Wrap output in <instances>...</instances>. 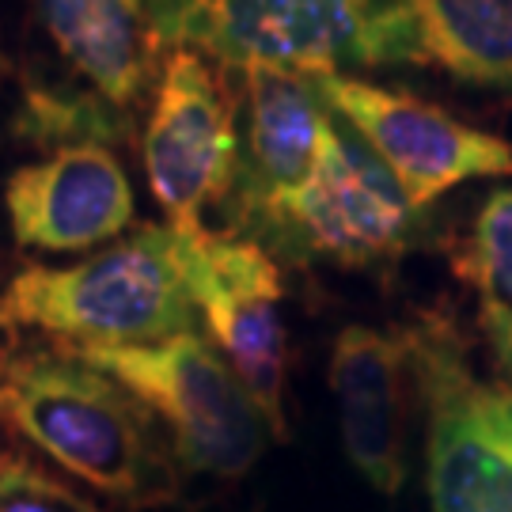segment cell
<instances>
[{
    "label": "cell",
    "mask_w": 512,
    "mask_h": 512,
    "mask_svg": "<svg viewBox=\"0 0 512 512\" xmlns=\"http://www.w3.org/2000/svg\"><path fill=\"white\" fill-rule=\"evenodd\" d=\"M0 414L69 475L148 509L179 497V459L148 406L73 349H35L0 365Z\"/></svg>",
    "instance_id": "6da1fadb"
},
{
    "label": "cell",
    "mask_w": 512,
    "mask_h": 512,
    "mask_svg": "<svg viewBox=\"0 0 512 512\" xmlns=\"http://www.w3.org/2000/svg\"><path fill=\"white\" fill-rule=\"evenodd\" d=\"M186 247L183 228L141 224L76 266H31L0 296V323L38 327L73 349L160 346L194 330L198 315Z\"/></svg>",
    "instance_id": "7a4b0ae2"
},
{
    "label": "cell",
    "mask_w": 512,
    "mask_h": 512,
    "mask_svg": "<svg viewBox=\"0 0 512 512\" xmlns=\"http://www.w3.org/2000/svg\"><path fill=\"white\" fill-rule=\"evenodd\" d=\"M190 46L239 73L342 76L349 65H425L406 0H202L179 50Z\"/></svg>",
    "instance_id": "3957f363"
},
{
    "label": "cell",
    "mask_w": 512,
    "mask_h": 512,
    "mask_svg": "<svg viewBox=\"0 0 512 512\" xmlns=\"http://www.w3.org/2000/svg\"><path fill=\"white\" fill-rule=\"evenodd\" d=\"M425 406L433 512H512V387L482 380L452 323L403 330Z\"/></svg>",
    "instance_id": "277c9868"
},
{
    "label": "cell",
    "mask_w": 512,
    "mask_h": 512,
    "mask_svg": "<svg viewBox=\"0 0 512 512\" xmlns=\"http://www.w3.org/2000/svg\"><path fill=\"white\" fill-rule=\"evenodd\" d=\"M73 353L164 414L171 425V448L183 471L239 478L262 459L274 437L270 421L243 387L236 368L198 330L175 334L160 346Z\"/></svg>",
    "instance_id": "5b68a950"
},
{
    "label": "cell",
    "mask_w": 512,
    "mask_h": 512,
    "mask_svg": "<svg viewBox=\"0 0 512 512\" xmlns=\"http://www.w3.org/2000/svg\"><path fill=\"white\" fill-rule=\"evenodd\" d=\"M425 217L380 156L342 126L330 110L319 145V164L296 194L266 255L308 262L330 258L338 266H376L425 243Z\"/></svg>",
    "instance_id": "8992f818"
},
{
    "label": "cell",
    "mask_w": 512,
    "mask_h": 512,
    "mask_svg": "<svg viewBox=\"0 0 512 512\" xmlns=\"http://www.w3.org/2000/svg\"><path fill=\"white\" fill-rule=\"evenodd\" d=\"M236 164V107L224 76L198 50H171L145 129L148 186L167 224L183 232L205 228V209L232 194Z\"/></svg>",
    "instance_id": "52a82bcc"
},
{
    "label": "cell",
    "mask_w": 512,
    "mask_h": 512,
    "mask_svg": "<svg viewBox=\"0 0 512 512\" xmlns=\"http://www.w3.org/2000/svg\"><path fill=\"white\" fill-rule=\"evenodd\" d=\"M311 80L323 103L338 118H346V126L357 129V137L380 156V164L395 175V183L418 209L467 179L512 175L509 141L459 122L448 110L353 76Z\"/></svg>",
    "instance_id": "ba28073f"
},
{
    "label": "cell",
    "mask_w": 512,
    "mask_h": 512,
    "mask_svg": "<svg viewBox=\"0 0 512 512\" xmlns=\"http://www.w3.org/2000/svg\"><path fill=\"white\" fill-rule=\"evenodd\" d=\"M186 274L194 304L205 315L224 361L236 368L274 437H285V323H281V270L258 243L239 236L190 232Z\"/></svg>",
    "instance_id": "9c48e42d"
},
{
    "label": "cell",
    "mask_w": 512,
    "mask_h": 512,
    "mask_svg": "<svg viewBox=\"0 0 512 512\" xmlns=\"http://www.w3.org/2000/svg\"><path fill=\"white\" fill-rule=\"evenodd\" d=\"M243 76L247 137L239 145L228 217L232 236L251 239L266 251L319 164L330 110H323V95L311 76L281 69H247Z\"/></svg>",
    "instance_id": "30bf717a"
},
{
    "label": "cell",
    "mask_w": 512,
    "mask_h": 512,
    "mask_svg": "<svg viewBox=\"0 0 512 512\" xmlns=\"http://www.w3.org/2000/svg\"><path fill=\"white\" fill-rule=\"evenodd\" d=\"M19 247L84 251L118 239L133 220V186L107 145H65L19 167L4 186Z\"/></svg>",
    "instance_id": "8fae6325"
},
{
    "label": "cell",
    "mask_w": 512,
    "mask_h": 512,
    "mask_svg": "<svg viewBox=\"0 0 512 512\" xmlns=\"http://www.w3.org/2000/svg\"><path fill=\"white\" fill-rule=\"evenodd\" d=\"M403 330H372L353 323L334 338L330 391L338 399L342 444L349 463L372 490L399 494L406 478L403 459Z\"/></svg>",
    "instance_id": "7c38bea8"
},
{
    "label": "cell",
    "mask_w": 512,
    "mask_h": 512,
    "mask_svg": "<svg viewBox=\"0 0 512 512\" xmlns=\"http://www.w3.org/2000/svg\"><path fill=\"white\" fill-rule=\"evenodd\" d=\"M54 50L110 107H133L156 84L164 38L156 0H31Z\"/></svg>",
    "instance_id": "4fadbf2b"
},
{
    "label": "cell",
    "mask_w": 512,
    "mask_h": 512,
    "mask_svg": "<svg viewBox=\"0 0 512 512\" xmlns=\"http://www.w3.org/2000/svg\"><path fill=\"white\" fill-rule=\"evenodd\" d=\"M425 65L512 95V0H406Z\"/></svg>",
    "instance_id": "5bb4252c"
},
{
    "label": "cell",
    "mask_w": 512,
    "mask_h": 512,
    "mask_svg": "<svg viewBox=\"0 0 512 512\" xmlns=\"http://www.w3.org/2000/svg\"><path fill=\"white\" fill-rule=\"evenodd\" d=\"M456 270L475 289L478 327L497 368L512 380V186L482 202Z\"/></svg>",
    "instance_id": "9a60e30c"
},
{
    "label": "cell",
    "mask_w": 512,
    "mask_h": 512,
    "mask_svg": "<svg viewBox=\"0 0 512 512\" xmlns=\"http://www.w3.org/2000/svg\"><path fill=\"white\" fill-rule=\"evenodd\" d=\"M16 133L31 145H114L133 133V114L110 107L103 95L42 84L35 76L23 80V107L16 114Z\"/></svg>",
    "instance_id": "2e32d148"
},
{
    "label": "cell",
    "mask_w": 512,
    "mask_h": 512,
    "mask_svg": "<svg viewBox=\"0 0 512 512\" xmlns=\"http://www.w3.org/2000/svg\"><path fill=\"white\" fill-rule=\"evenodd\" d=\"M0 512H107L23 459H0Z\"/></svg>",
    "instance_id": "e0dca14e"
},
{
    "label": "cell",
    "mask_w": 512,
    "mask_h": 512,
    "mask_svg": "<svg viewBox=\"0 0 512 512\" xmlns=\"http://www.w3.org/2000/svg\"><path fill=\"white\" fill-rule=\"evenodd\" d=\"M198 4L202 0H156V27H160V38H164L167 50L183 46V27Z\"/></svg>",
    "instance_id": "ac0fdd59"
},
{
    "label": "cell",
    "mask_w": 512,
    "mask_h": 512,
    "mask_svg": "<svg viewBox=\"0 0 512 512\" xmlns=\"http://www.w3.org/2000/svg\"><path fill=\"white\" fill-rule=\"evenodd\" d=\"M12 73V61H8V54H4V46H0V76Z\"/></svg>",
    "instance_id": "d6986e66"
}]
</instances>
